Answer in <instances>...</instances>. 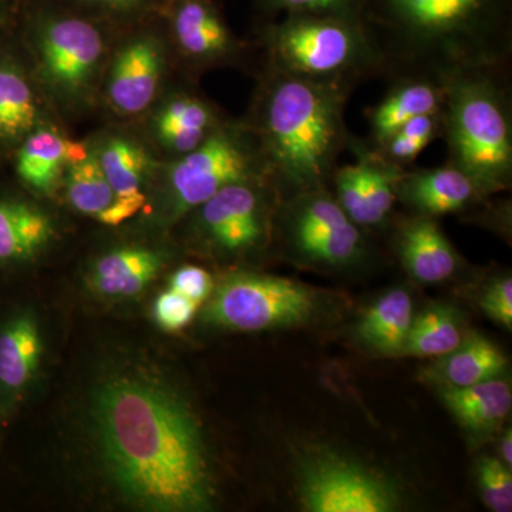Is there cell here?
<instances>
[{
  "instance_id": "1",
  "label": "cell",
  "mask_w": 512,
  "mask_h": 512,
  "mask_svg": "<svg viewBox=\"0 0 512 512\" xmlns=\"http://www.w3.org/2000/svg\"><path fill=\"white\" fill-rule=\"evenodd\" d=\"M106 466L128 498L154 511L211 507L214 485L197 420L160 384L119 377L94 407Z\"/></svg>"
},
{
  "instance_id": "2",
  "label": "cell",
  "mask_w": 512,
  "mask_h": 512,
  "mask_svg": "<svg viewBox=\"0 0 512 512\" xmlns=\"http://www.w3.org/2000/svg\"><path fill=\"white\" fill-rule=\"evenodd\" d=\"M348 83L275 70L259 113V148L269 178L295 194L322 190L348 144Z\"/></svg>"
},
{
  "instance_id": "3",
  "label": "cell",
  "mask_w": 512,
  "mask_h": 512,
  "mask_svg": "<svg viewBox=\"0 0 512 512\" xmlns=\"http://www.w3.org/2000/svg\"><path fill=\"white\" fill-rule=\"evenodd\" d=\"M498 0H387L392 30L383 63L397 60L443 82L467 70L495 69L511 52Z\"/></svg>"
},
{
  "instance_id": "4",
  "label": "cell",
  "mask_w": 512,
  "mask_h": 512,
  "mask_svg": "<svg viewBox=\"0 0 512 512\" xmlns=\"http://www.w3.org/2000/svg\"><path fill=\"white\" fill-rule=\"evenodd\" d=\"M495 69L467 70L444 79L443 130L448 163L467 174L484 197L510 188V101Z\"/></svg>"
},
{
  "instance_id": "5",
  "label": "cell",
  "mask_w": 512,
  "mask_h": 512,
  "mask_svg": "<svg viewBox=\"0 0 512 512\" xmlns=\"http://www.w3.org/2000/svg\"><path fill=\"white\" fill-rule=\"evenodd\" d=\"M266 40L275 70L309 79L352 83L383 64L372 37L355 19L291 15L269 30Z\"/></svg>"
},
{
  "instance_id": "6",
  "label": "cell",
  "mask_w": 512,
  "mask_h": 512,
  "mask_svg": "<svg viewBox=\"0 0 512 512\" xmlns=\"http://www.w3.org/2000/svg\"><path fill=\"white\" fill-rule=\"evenodd\" d=\"M204 319L239 332L291 329L308 325L325 312V293L275 275L232 274L211 293Z\"/></svg>"
},
{
  "instance_id": "7",
  "label": "cell",
  "mask_w": 512,
  "mask_h": 512,
  "mask_svg": "<svg viewBox=\"0 0 512 512\" xmlns=\"http://www.w3.org/2000/svg\"><path fill=\"white\" fill-rule=\"evenodd\" d=\"M298 487L303 508L311 512H393L402 507L393 481L330 451L301 460Z\"/></svg>"
},
{
  "instance_id": "8",
  "label": "cell",
  "mask_w": 512,
  "mask_h": 512,
  "mask_svg": "<svg viewBox=\"0 0 512 512\" xmlns=\"http://www.w3.org/2000/svg\"><path fill=\"white\" fill-rule=\"evenodd\" d=\"M264 177L269 174L261 150L254 153L237 131L215 128L171 168L170 188L175 208L185 212L200 207L228 185Z\"/></svg>"
},
{
  "instance_id": "9",
  "label": "cell",
  "mask_w": 512,
  "mask_h": 512,
  "mask_svg": "<svg viewBox=\"0 0 512 512\" xmlns=\"http://www.w3.org/2000/svg\"><path fill=\"white\" fill-rule=\"evenodd\" d=\"M288 239L301 258L336 268L356 264L366 249L359 225L326 188L293 195L288 205Z\"/></svg>"
},
{
  "instance_id": "10",
  "label": "cell",
  "mask_w": 512,
  "mask_h": 512,
  "mask_svg": "<svg viewBox=\"0 0 512 512\" xmlns=\"http://www.w3.org/2000/svg\"><path fill=\"white\" fill-rule=\"evenodd\" d=\"M37 43L47 80L69 96L82 93L103 53V36L93 20L45 10L37 19Z\"/></svg>"
},
{
  "instance_id": "11",
  "label": "cell",
  "mask_w": 512,
  "mask_h": 512,
  "mask_svg": "<svg viewBox=\"0 0 512 512\" xmlns=\"http://www.w3.org/2000/svg\"><path fill=\"white\" fill-rule=\"evenodd\" d=\"M261 181L222 188L200 205L201 224L208 239L220 251L239 254L259 245L265 237Z\"/></svg>"
},
{
  "instance_id": "12",
  "label": "cell",
  "mask_w": 512,
  "mask_h": 512,
  "mask_svg": "<svg viewBox=\"0 0 512 512\" xmlns=\"http://www.w3.org/2000/svg\"><path fill=\"white\" fill-rule=\"evenodd\" d=\"M158 46L153 36H138L128 42L114 59L109 96L121 113H141L156 96L163 66Z\"/></svg>"
},
{
  "instance_id": "13",
  "label": "cell",
  "mask_w": 512,
  "mask_h": 512,
  "mask_svg": "<svg viewBox=\"0 0 512 512\" xmlns=\"http://www.w3.org/2000/svg\"><path fill=\"white\" fill-rule=\"evenodd\" d=\"M397 255L421 285L441 284L456 274L460 258L434 218L416 215L400 225Z\"/></svg>"
},
{
  "instance_id": "14",
  "label": "cell",
  "mask_w": 512,
  "mask_h": 512,
  "mask_svg": "<svg viewBox=\"0 0 512 512\" xmlns=\"http://www.w3.org/2000/svg\"><path fill=\"white\" fill-rule=\"evenodd\" d=\"M396 192L397 200L431 218L463 211L484 197L467 174L450 164L412 173L404 171Z\"/></svg>"
},
{
  "instance_id": "15",
  "label": "cell",
  "mask_w": 512,
  "mask_h": 512,
  "mask_svg": "<svg viewBox=\"0 0 512 512\" xmlns=\"http://www.w3.org/2000/svg\"><path fill=\"white\" fill-rule=\"evenodd\" d=\"M444 100L446 87L440 80L426 76L402 80L370 111V127L376 150L382 148L410 120L443 111Z\"/></svg>"
},
{
  "instance_id": "16",
  "label": "cell",
  "mask_w": 512,
  "mask_h": 512,
  "mask_svg": "<svg viewBox=\"0 0 512 512\" xmlns=\"http://www.w3.org/2000/svg\"><path fill=\"white\" fill-rule=\"evenodd\" d=\"M175 40L188 56L221 59L234 49V39L211 0H167Z\"/></svg>"
},
{
  "instance_id": "17",
  "label": "cell",
  "mask_w": 512,
  "mask_h": 512,
  "mask_svg": "<svg viewBox=\"0 0 512 512\" xmlns=\"http://www.w3.org/2000/svg\"><path fill=\"white\" fill-rule=\"evenodd\" d=\"M66 191L77 211L101 224L117 227L137 214L138 208L121 200L103 173L97 153L67 165Z\"/></svg>"
},
{
  "instance_id": "18",
  "label": "cell",
  "mask_w": 512,
  "mask_h": 512,
  "mask_svg": "<svg viewBox=\"0 0 512 512\" xmlns=\"http://www.w3.org/2000/svg\"><path fill=\"white\" fill-rule=\"evenodd\" d=\"M414 319L413 299L403 288L390 289L356 325V338L376 355L403 356Z\"/></svg>"
},
{
  "instance_id": "19",
  "label": "cell",
  "mask_w": 512,
  "mask_h": 512,
  "mask_svg": "<svg viewBox=\"0 0 512 512\" xmlns=\"http://www.w3.org/2000/svg\"><path fill=\"white\" fill-rule=\"evenodd\" d=\"M440 393L460 426L474 436L493 433L511 412V384L501 377L461 389L441 387Z\"/></svg>"
},
{
  "instance_id": "20",
  "label": "cell",
  "mask_w": 512,
  "mask_h": 512,
  "mask_svg": "<svg viewBox=\"0 0 512 512\" xmlns=\"http://www.w3.org/2000/svg\"><path fill=\"white\" fill-rule=\"evenodd\" d=\"M507 357L495 343L477 332H467L461 345L439 357L426 376L441 387L474 386L504 375Z\"/></svg>"
},
{
  "instance_id": "21",
  "label": "cell",
  "mask_w": 512,
  "mask_h": 512,
  "mask_svg": "<svg viewBox=\"0 0 512 512\" xmlns=\"http://www.w3.org/2000/svg\"><path fill=\"white\" fill-rule=\"evenodd\" d=\"M89 154L82 143L66 140L53 130L33 133L20 148L18 174L23 183L39 192L55 188L63 168Z\"/></svg>"
},
{
  "instance_id": "22",
  "label": "cell",
  "mask_w": 512,
  "mask_h": 512,
  "mask_svg": "<svg viewBox=\"0 0 512 512\" xmlns=\"http://www.w3.org/2000/svg\"><path fill=\"white\" fill-rule=\"evenodd\" d=\"M161 268V256L146 248H121L104 255L92 282L106 296H133L143 291Z\"/></svg>"
},
{
  "instance_id": "23",
  "label": "cell",
  "mask_w": 512,
  "mask_h": 512,
  "mask_svg": "<svg viewBox=\"0 0 512 512\" xmlns=\"http://www.w3.org/2000/svg\"><path fill=\"white\" fill-rule=\"evenodd\" d=\"M52 235L49 217L33 205L0 202V261L30 258L45 247Z\"/></svg>"
},
{
  "instance_id": "24",
  "label": "cell",
  "mask_w": 512,
  "mask_h": 512,
  "mask_svg": "<svg viewBox=\"0 0 512 512\" xmlns=\"http://www.w3.org/2000/svg\"><path fill=\"white\" fill-rule=\"evenodd\" d=\"M42 355L35 320L20 316L0 332V386L18 392L30 382Z\"/></svg>"
},
{
  "instance_id": "25",
  "label": "cell",
  "mask_w": 512,
  "mask_h": 512,
  "mask_svg": "<svg viewBox=\"0 0 512 512\" xmlns=\"http://www.w3.org/2000/svg\"><path fill=\"white\" fill-rule=\"evenodd\" d=\"M460 312L446 303H433L414 315L403 356H446L466 338Z\"/></svg>"
},
{
  "instance_id": "26",
  "label": "cell",
  "mask_w": 512,
  "mask_h": 512,
  "mask_svg": "<svg viewBox=\"0 0 512 512\" xmlns=\"http://www.w3.org/2000/svg\"><path fill=\"white\" fill-rule=\"evenodd\" d=\"M103 173L121 200L138 210L146 204L143 181L150 164L143 148L126 138H111L97 153Z\"/></svg>"
},
{
  "instance_id": "27",
  "label": "cell",
  "mask_w": 512,
  "mask_h": 512,
  "mask_svg": "<svg viewBox=\"0 0 512 512\" xmlns=\"http://www.w3.org/2000/svg\"><path fill=\"white\" fill-rule=\"evenodd\" d=\"M214 121L210 107L202 101L190 97L175 99L158 116V136L171 150L187 154L215 130Z\"/></svg>"
},
{
  "instance_id": "28",
  "label": "cell",
  "mask_w": 512,
  "mask_h": 512,
  "mask_svg": "<svg viewBox=\"0 0 512 512\" xmlns=\"http://www.w3.org/2000/svg\"><path fill=\"white\" fill-rule=\"evenodd\" d=\"M36 120V103L28 82L15 70H0V140L25 136Z\"/></svg>"
},
{
  "instance_id": "29",
  "label": "cell",
  "mask_w": 512,
  "mask_h": 512,
  "mask_svg": "<svg viewBox=\"0 0 512 512\" xmlns=\"http://www.w3.org/2000/svg\"><path fill=\"white\" fill-rule=\"evenodd\" d=\"M441 131H443V111L424 114L404 124L377 151L387 160L403 167L416 160L421 151L429 146Z\"/></svg>"
},
{
  "instance_id": "30",
  "label": "cell",
  "mask_w": 512,
  "mask_h": 512,
  "mask_svg": "<svg viewBox=\"0 0 512 512\" xmlns=\"http://www.w3.org/2000/svg\"><path fill=\"white\" fill-rule=\"evenodd\" d=\"M477 484L483 503L494 512L512 510V474L500 458L484 456L477 464Z\"/></svg>"
},
{
  "instance_id": "31",
  "label": "cell",
  "mask_w": 512,
  "mask_h": 512,
  "mask_svg": "<svg viewBox=\"0 0 512 512\" xmlns=\"http://www.w3.org/2000/svg\"><path fill=\"white\" fill-rule=\"evenodd\" d=\"M198 305L200 303L191 301L187 296L170 289L158 296L154 305V316L161 328L175 332L185 328L191 322Z\"/></svg>"
},
{
  "instance_id": "32",
  "label": "cell",
  "mask_w": 512,
  "mask_h": 512,
  "mask_svg": "<svg viewBox=\"0 0 512 512\" xmlns=\"http://www.w3.org/2000/svg\"><path fill=\"white\" fill-rule=\"evenodd\" d=\"M76 8L94 15L110 18H137L148 10L156 9L167 0H70Z\"/></svg>"
},
{
  "instance_id": "33",
  "label": "cell",
  "mask_w": 512,
  "mask_h": 512,
  "mask_svg": "<svg viewBox=\"0 0 512 512\" xmlns=\"http://www.w3.org/2000/svg\"><path fill=\"white\" fill-rule=\"evenodd\" d=\"M485 315L505 329L512 328V281L511 276L495 279L487 286L480 299Z\"/></svg>"
},
{
  "instance_id": "34",
  "label": "cell",
  "mask_w": 512,
  "mask_h": 512,
  "mask_svg": "<svg viewBox=\"0 0 512 512\" xmlns=\"http://www.w3.org/2000/svg\"><path fill=\"white\" fill-rule=\"evenodd\" d=\"M274 9L288 10L291 15L335 16L348 18L355 0H265Z\"/></svg>"
},
{
  "instance_id": "35",
  "label": "cell",
  "mask_w": 512,
  "mask_h": 512,
  "mask_svg": "<svg viewBox=\"0 0 512 512\" xmlns=\"http://www.w3.org/2000/svg\"><path fill=\"white\" fill-rule=\"evenodd\" d=\"M170 289L201 303L214 291L211 275L200 266L187 265L178 269L170 279Z\"/></svg>"
},
{
  "instance_id": "36",
  "label": "cell",
  "mask_w": 512,
  "mask_h": 512,
  "mask_svg": "<svg viewBox=\"0 0 512 512\" xmlns=\"http://www.w3.org/2000/svg\"><path fill=\"white\" fill-rule=\"evenodd\" d=\"M500 460L505 466L512 467V430L504 431L500 441Z\"/></svg>"
},
{
  "instance_id": "37",
  "label": "cell",
  "mask_w": 512,
  "mask_h": 512,
  "mask_svg": "<svg viewBox=\"0 0 512 512\" xmlns=\"http://www.w3.org/2000/svg\"><path fill=\"white\" fill-rule=\"evenodd\" d=\"M0 5H2V0H0Z\"/></svg>"
}]
</instances>
